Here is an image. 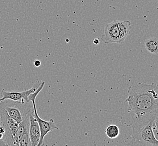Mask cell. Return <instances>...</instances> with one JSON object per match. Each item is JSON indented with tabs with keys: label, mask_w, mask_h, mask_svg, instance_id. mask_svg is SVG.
<instances>
[{
	"label": "cell",
	"mask_w": 158,
	"mask_h": 146,
	"mask_svg": "<svg viewBox=\"0 0 158 146\" xmlns=\"http://www.w3.org/2000/svg\"><path fill=\"white\" fill-rule=\"evenodd\" d=\"M128 94L126 101L133 120H154L158 112V84L138 83L128 87Z\"/></svg>",
	"instance_id": "6da1fadb"
},
{
	"label": "cell",
	"mask_w": 158,
	"mask_h": 146,
	"mask_svg": "<svg viewBox=\"0 0 158 146\" xmlns=\"http://www.w3.org/2000/svg\"><path fill=\"white\" fill-rule=\"evenodd\" d=\"M154 120L139 121L133 120L132 123L131 137L133 146H152L158 145L152 129Z\"/></svg>",
	"instance_id": "7a4b0ae2"
},
{
	"label": "cell",
	"mask_w": 158,
	"mask_h": 146,
	"mask_svg": "<svg viewBox=\"0 0 158 146\" xmlns=\"http://www.w3.org/2000/svg\"><path fill=\"white\" fill-rule=\"evenodd\" d=\"M44 84H45V82H42L41 84L38 87V89H37L34 93L31 94L28 97L29 101L32 102L34 116L38 122L39 127L40 128V131H41L40 140L39 141L38 145L37 146H41L44 144V137L49 132H52L55 130H58V129H59L57 126L55 124V122L53 119H50L48 121L44 120L39 116L38 113H37V110L36 106H35V99L38 94L40 93V92L41 91L43 88L44 87Z\"/></svg>",
	"instance_id": "3957f363"
},
{
	"label": "cell",
	"mask_w": 158,
	"mask_h": 146,
	"mask_svg": "<svg viewBox=\"0 0 158 146\" xmlns=\"http://www.w3.org/2000/svg\"><path fill=\"white\" fill-rule=\"evenodd\" d=\"M0 124L5 129L3 140L9 146H19L15 141L14 137L18 128L19 124L7 114L5 108L0 105Z\"/></svg>",
	"instance_id": "277c9868"
},
{
	"label": "cell",
	"mask_w": 158,
	"mask_h": 146,
	"mask_svg": "<svg viewBox=\"0 0 158 146\" xmlns=\"http://www.w3.org/2000/svg\"><path fill=\"white\" fill-rule=\"evenodd\" d=\"M0 105L5 108L10 116L18 124L22 121L25 115L33 108H27L25 104L10 99L0 102Z\"/></svg>",
	"instance_id": "5b68a950"
},
{
	"label": "cell",
	"mask_w": 158,
	"mask_h": 146,
	"mask_svg": "<svg viewBox=\"0 0 158 146\" xmlns=\"http://www.w3.org/2000/svg\"><path fill=\"white\" fill-rule=\"evenodd\" d=\"M41 83L42 82H38L31 88L22 92L5 91L3 89L1 92L2 97L0 98V102L3 101L6 99H10L14 101L20 102L23 104H25V102L29 103L30 102L29 101V96L38 89Z\"/></svg>",
	"instance_id": "8992f818"
},
{
	"label": "cell",
	"mask_w": 158,
	"mask_h": 146,
	"mask_svg": "<svg viewBox=\"0 0 158 146\" xmlns=\"http://www.w3.org/2000/svg\"><path fill=\"white\" fill-rule=\"evenodd\" d=\"M102 41L105 44L121 43L119 29L118 27V20H114L105 24L104 33L101 37Z\"/></svg>",
	"instance_id": "52a82bcc"
},
{
	"label": "cell",
	"mask_w": 158,
	"mask_h": 146,
	"mask_svg": "<svg viewBox=\"0 0 158 146\" xmlns=\"http://www.w3.org/2000/svg\"><path fill=\"white\" fill-rule=\"evenodd\" d=\"M29 135L33 146L38 145L41 137V131L37 121L34 116L33 108L30 111V125Z\"/></svg>",
	"instance_id": "ba28073f"
},
{
	"label": "cell",
	"mask_w": 158,
	"mask_h": 146,
	"mask_svg": "<svg viewBox=\"0 0 158 146\" xmlns=\"http://www.w3.org/2000/svg\"><path fill=\"white\" fill-rule=\"evenodd\" d=\"M30 111L25 115V117L23 119L22 121L19 123L18 130L16 132L15 136L14 137L15 141L17 144H19V140L21 137H22L23 134L25 132H29V125H30Z\"/></svg>",
	"instance_id": "9c48e42d"
},
{
	"label": "cell",
	"mask_w": 158,
	"mask_h": 146,
	"mask_svg": "<svg viewBox=\"0 0 158 146\" xmlns=\"http://www.w3.org/2000/svg\"><path fill=\"white\" fill-rule=\"evenodd\" d=\"M118 27L119 29L120 42L122 43L125 41L127 36L130 34L131 23L128 20H118Z\"/></svg>",
	"instance_id": "30bf717a"
},
{
	"label": "cell",
	"mask_w": 158,
	"mask_h": 146,
	"mask_svg": "<svg viewBox=\"0 0 158 146\" xmlns=\"http://www.w3.org/2000/svg\"><path fill=\"white\" fill-rule=\"evenodd\" d=\"M147 51L152 54H158V39L155 38L147 39L145 43Z\"/></svg>",
	"instance_id": "8fae6325"
},
{
	"label": "cell",
	"mask_w": 158,
	"mask_h": 146,
	"mask_svg": "<svg viewBox=\"0 0 158 146\" xmlns=\"http://www.w3.org/2000/svg\"><path fill=\"white\" fill-rule=\"evenodd\" d=\"M105 133L108 138L110 139H114L119 136L120 134V130L117 125L111 124L108 125L105 130Z\"/></svg>",
	"instance_id": "7c38bea8"
},
{
	"label": "cell",
	"mask_w": 158,
	"mask_h": 146,
	"mask_svg": "<svg viewBox=\"0 0 158 146\" xmlns=\"http://www.w3.org/2000/svg\"><path fill=\"white\" fill-rule=\"evenodd\" d=\"M19 146H33L31 141L30 140V137L29 135V132H25L23 134L22 137H21L19 140Z\"/></svg>",
	"instance_id": "4fadbf2b"
},
{
	"label": "cell",
	"mask_w": 158,
	"mask_h": 146,
	"mask_svg": "<svg viewBox=\"0 0 158 146\" xmlns=\"http://www.w3.org/2000/svg\"><path fill=\"white\" fill-rule=\"evenodd\" d=\"M152 132L154 133V136L155 137V138L158 140V132L157 130V128L156 127L154 121L152 123Z\"/></svg>",
	"instance_id": "5bb4252c"
},
{
	"label": "cell",
	"mask_w": 158,
	"mask_h": 146,
	"mask_svg": "<svg viewBox=\"0 0 158 146\" xmlns=\"http://www.w3.org/2000/svg\"><path fill=\"white\" fill-rule=\"evenodd\" d=\"M154 123H155L156 127L157 128V130L158 132V112L157 113L156 115L155 116V119H154Z\"/></svg>",
	"instance_id": "9a60e30c"
},
{
	"label": "cell",
	"mask_w": 158,
	"mask_h": 146,
	"mask_svg": "<svg viewBox=\"0 0 158 146\" xmlns=\"http://www.w3.org/2000/svg\"><path fill=\"white\" fill-rule=\"evenodd\" d=\"M34 65L36 67H39L41 65V61L40 60H35L34 62Z\"/></svg>",
	"instance_id": "2e32d148"
},
{
	"label": "cell",
	"mask_w": 158,
	"mask_h": 146,
	"mask_svg": "<svg viewBox=\"0 0 158 146\" xmlns=\"http://www.w3.org/2000/svg\"><path fill=\"white\" fill-rule=\"evenodd\" d=\"M0 133L2 134L3 136L5 134V129L2 126H0Z\"/></svg>",
	"instance_id": "e0dca14e"
},
{
	"label": "cell",
	"mask_w": 158,
	"mask_h": 146,
	"mask_svg": "<svg viewBox=\"0 0 158 146\" xmlns=\"http://www.w3.org/2000/svg\"><path fill=\"white\" fill-rule=\"evenodd\" d=\"M93 43H94L95 45H98V44H99V43H100L99 39H98V38H95V39H94V41H93Z\"/></svg>",
	"instance_id": "ac0fdd59"
},
{
	"label": "cell",
	"mask_w": 158,
	"mask_h": 146,
	"mask_svg": "<svg viewBox=\"0 0 158 146\" xmlns=\"http://www.w3.org/2000/svg\"><path fill=\"white\" fill-rule=\"evenodd\" d=\"M158 146V145H154V146Z\"/></svg>",
	"instance_id": "d6986e66"
},
{
	"label": "cell",
	"mask_w": 158,
	"mask_h": 146,
	"mask_svg": "<svg viewBox=\"0 0 158 146\" xmlns=\"http://www.w3.org/2000/svg\"><path fill=\"white\" fill-rule=\"evenodd\" d=\"M0 126H1V124H0Z\"/></svg>",
	"instance_id": "ffe728a7"
},
{
	"label": "cell",
	"mask_w": 158,
	"mask_h": 146,
	"mask_svg": "<svg viewBox=\"0 0 158 146\" xmlns=\"http://www.w3.org/2000/svg\"><path fill=\"white\" fill-rule=\"evenodd\" d=\"M0 13H1V12H0Z\"/></svg>",
	"instance_id": "44dd1931"
}]
</instances>
